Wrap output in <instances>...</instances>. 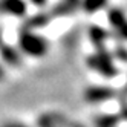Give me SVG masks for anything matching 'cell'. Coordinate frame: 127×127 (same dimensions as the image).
Segmentation results:
<instances>
[{
    "label": "cell",
    "instance_id": "obj_11",
    "mask_svg": "<svg viewBox=\"0 0 127 127\" xmlns=\"http://www.w3.org/2000/svg\"><path fill=\"white\" fill-rule=\"evenodd\" d=\"M107 3V0H83V8L87 12H95Z\"/></svg>",
    "mask_w": 127,
    "mask_h": 127
},
{
    "label": "cell",
    "instance_id": "obj_16",
    "mask_svg": "<svg viewBox=\"0 0 127 127\" xmlns=\"http://www.w3.org/2000/svg\"><path fill=\"white\" fill-rule=\"evenodd\" d=\"M3 127H25V126H22V124H6Z\"/></svg>",
    "mask_w": 127,
    "mask_h": 127
},
{
    "label": "cell",
    "instance_id": "obj_7",
    "mask_svg": "<svg viewBox=\"0 0 127 127\" xmlns=\"http://www.w3.org/2000/svg\"><path fill=\"white\" fill-rule=\"evenodd\" d=\"M51 22V17L48 14H37L31 17L29 20H26L25 23V31H29V29H35V28H43Z\"/></svg>",
    "mask_w": 127,
    "mask_h": 127
},
{
    "label": "cell",
    "instance_id": "obj_13",
    "mask_svg": "<svg viewBox=\"0 0 127 127\" xmlns=\"http://www.w3.org/2000/svg\"><path fill=\"white\" fill-rule=\"evenodd\" d=\"M118 32H120V35H121L123 38H126V40H127V23H126V25H123L121 28L118 29Z\"/></svg>",
    "mask_w": 127,
    "mask_h": 127
},
{
    "label": "cell",
    "instance_id": "obj_6",
    "mask_svg": "<svg viewBox=\"0 0 127 127\" xmlns=\"http://www.w3.org/2000/svg\"><path fill=\"white\" fill-rule=\"evenodd\" d=\"M0 55H2V58L11 66H17V64L22 63L19 52L11 46H0Z\"/></svg>",
    "mask_w": 127,
    "mask_h": 127
},
{
    "label": "cell",
    "instance_id": "obj_8",
    "mask_svg": "<svg viewBox=\"0 0 127 127\" xmlns=\"http://www.w3.org/2000/svg\"><path fill=\"white\" fill-rule=\"evenodd\" d=\"M109 22H110V25L113 26V28L120 29L123 25H126V15L121 9H112L110 12H109Z\"/></svg>",
    "mask_w": 127,
    "mask_h": 127
},
{
    "label": "cell",
    "instance_id": "obj_18",
    "mask_svg": "<svg viewBox=\"0 0 127 127\" xmlns=\"http://www.w3.org/2000/svg\"><path fill=\"white\" fill-rule=\"evenodd\" d=\"M124 92H126V94H127V86H126V89H124Z\"/></svg>",
    "mask_w": 127,
    "mask_h": 127
},
{
    "label": "cell",
    "instance_id": "obj_17",
    "mask_svg": "<svg viewBox=\"0 0 127 127\" xmlns=\"http://www.w3.org/2000/svg\"><path fill=\"white\" fill-rule=\"evenodd\" d=\"M0 78H3V69L0 67Z\"/></svg>",
    "mask_w": 127,
    "mask_h": 127
},
{
    "label": "cell",
    "instance_id": "obj_19",
    "mask_svg": "<svg viewBox=\"0 0 127 127\" xmlns=\"http://www.w3.org/2000/svg\"><path fill=\"white\" fill-rule=\"evenodd\" d=\"M0 37H2V34H0Z\"/></svg>",
    "mask_w": 127,
    "mask_h": 127
},
{
    "label": "cell",
    "instance_id": "obj_9",
    "mask_svg": "<svg viewBox=\"0 0 127 127\" xmlns=\"http://www.w3.org/2000/svg\"><path fill=\"white\" fill-rule=\"evenodd\" d=\"M90 38L96 46H101L103 41L107 38V32L101 28H98V26H94V28H90Z\"/></svg>",
    "mask_w": 127,
    "mask_h": 127
},
{
    "label": "cell",
    "instance_id": "obj_15",
    "mask_svg": "<svg viewBox=\"0 0 127 127\" xmlns=\"http://www.w3.org/2000/svg\"><path fill=\"white\" fill-rule=\"evenodd\" d=\"M121 116L124 118V120H127V106L123 107V110H121Z\"/></svg>",
    "mask_w": 127,
    "mask_h": 127
},
{
    "label": "cell",
    "instance_id": "obj_10",
    "mask_svg": "<svg viewBox=\"0 0 127 127\" xmlns=\"http://www.w3.org/2000/svg\"><path fill=\"white\" fill-rule=\"evenodd\" d=\"M118 118L116 115H106V116H99L95 120L96 127H115L118 123Z\"/></svg>",
    "mask_w": 127,
    "mask_h": 127
},
{
    "label": "cell",
    "instance_id": "obj_5",
    "mask_svg": "<svg viewBox=\"0 0 127 127\" xmlns=\"http://www.w3.org/2000/svg\"><path fill=\"white\" fill-rule=\"evenodd\" d=\"M80 6V0H61V2L54 8L52 15H66L74 12Z\"/></svg>",
    "mask_w": 127,
    "mask_h": 127
},
{
    "label": "cell",
    "instance_id": "obj_12",
    "mask_svg": "<svg viewBox=\"0 0 127 127\" xmlns=\"http://www.w3.org/2000/svg\"><path fill=\"white\" fill-rule=\"evenodd\" d=\"M115 54H116V57H118V58H121V60L127 61V51H126L124 48H116Z\"/></svg>",
    "mask_w": 127,
    "mask_h": 127
},
{
    "label": "cell",
    "instance_id": "obj_14",
    "mask_svg": "<svg viewBox=\"0 0 127 127\" xmlns=\"http://www.w3.org/2000/svg\"><path fill=\"white\" fill-rule=\"evenodd\" d=\"M31 2L34 5H37V6H43L44 3H46V0H31Z\"/></svg>",
    "mask_w": 127,
    "mask_h": 127
},
{
    "label": "cell",
    "instance_id": "obj_2",
    "mask_svg": "<svg viewBox=\"0 0 127 127\" xmlns=\"http://www.w3.org/2000/svg\"><path fill=\"white\" fill-rule=\"evenodd\" d=\"M87 64H89L90 69L99 72L101 75H106V77L116 75V67L113 66L110 55H107V54L103 52V51H99L96 55L89 57L87 58Z\"/></svg>",
    "mask_w": 127,
    "mask_h": 127
},
{
    "label": "cell",
    "instance_id": "obj_3",
    "mask_svg": "<svg viewBox=\"0 0 127 127\" xmlns=\"http://www.w3.org/2000/svg\"><path fill=\"white\" fill-rule=\"evenodd\" d=\"M110 96H113V90L110 87H89L84 92V98L89 103H99L104 101V99H109Z\"/></svg>",
    "mask_w": 127,
    "mask_h": 127
},
{
    "label": "cell",
    "instance_id": "obj_1",
    "mask_svg": "<svg viewBox=\"0 0 127 127\" xmlns=\"http://www.w3.org/2000/svg\"><path fill=\"white\" fill-rule=\"evenodd\" d=\"M19 44L25 54L31 57H43L48 51V41L35 35L31 31H22L19 37Z\"/></svg>",
    "mask_w": 127,
    "mask_h": 127
},
{
    "label": "cell",
    "instance_id": "obj_4",
    "mask_svg": "<svg viewBox=\"0 0 127 127\" xmlns=\"http://www.w3.org/2000/svg\"><path fill=\"white\" fill-rule=\"evenodd\" d=\"M0 11L22 17L26 12V3L23 0H0Z\"/></svg>",
    "mask_w": 127,
    "mask_h": 127
}]
</instances>
